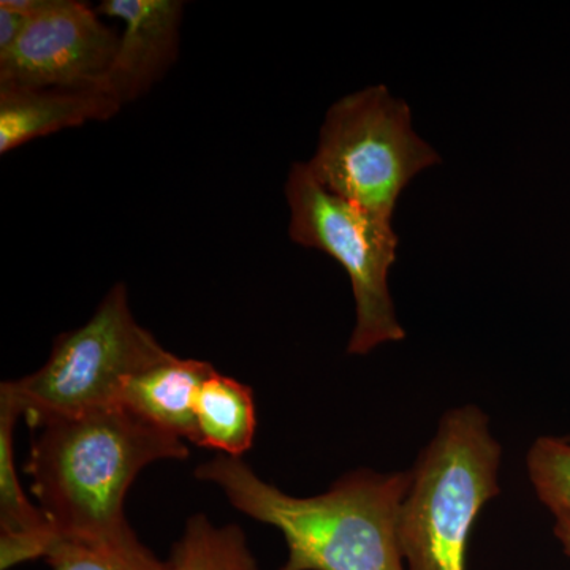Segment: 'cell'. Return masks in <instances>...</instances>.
<instances>
[{
  "label": "cell",
  "instance_id": "obj_1",
  "mask_svg": "<svg viewBox=\"0 0 570 570\" xmlns=\"http://www.w3.org/2000/svg\"><path fill=\"white\" fill-rule=\"evenodd\" d=\"M195 478L219 487L239 512L283 532L288 558L281 570H407L397 523L411 471L355 469L311 498L284 493L227 455L205 461Z\"/></svg>",
  "mask_w": 570,
  "mask_h": 570
},
{
  "label": "cell",
  "instance_id": "obj_2",
  "mask_svg": "<svg viewBox=\"0 0 570 570\" xmlns=\"http://www.w3.org/2000/svg\"><path fill=\"white\" fill-rule=\"evenodd\" d=\"M24 471L56 538H112L130 530L127 491L142 469L189 456L186 441L124 406L33 426Z\"/></svg>",
  "mask_w": 570,
  "mask_h": 570
},
{
  "label": "cell",
  "instance_id": "obj_3",
  "mask_svg": "<svg viewBox=\"0 0 570 570\" xmlns=\"http://www.w3.org/2000/svg\"><path fill=\"white\" fill-rule=\"evenodd\" d=\"M502 448L479 406L450 409L411 469L397 539L407 570H466L469 535L501 493Z\"/></svg>",
  "mask_w": 570,
  "mask_h": 570
},
{
  "label": "cell",
  "instance_id": "obj_4",
  "mask_svg": "<svg viewBox=\"0 0 570 570\" xmlns=\"http://www.w3.org/2000/svg\"><path fill=\"white\" fill-rule=\"evenodd\" d=\"M138 324L127 287L112 285L86 324L55 340L51 354L36 373L0 385L31 426L121 406L124 385L174 356Z\"/></svg>",
  "mask_w": 570,
  "mask_h": 570
},
{
  "label": "cell",
  "instance_id": "obj_5",
  "mask_svg": "<svg viewBox=\"0 0 570 570\" xmlns=\"http://www.w3.org/2000/svg\"><path fill=\"white\" fill-rule=\"evenodd\" d=\"M439 163L441 156L415 132L409 105L376 85L328 108L306 164L326 190L392 224L409 183Z\"/></svg>",
  "mask_w": 570,
  "mask_h": 570
},
{
  "label": "cell",
  "instance_id": "obj_6",
  "mask_svg": "<svg viewBox=\"0 0 570 570\" xmlns=\"http://www.w3.org/2000/svg\"><path fill=\"white\" fill-rule=\"evenodd\" d=\"M285 198L292 242L335 258L351 279L356 321L348 354L367 355L384 344L403 341L406 332L397 321L389 285L397 249L393 225L326 190L306 163L292 165Z\"/></svg>",
  "mask_w": 570,
  "mask_h": 570
},
{
  "label": "cell",
  "instance_id": "obj_7",
  "mask_svg": "<svg viewBox=\"0 0 570 570\" xmlns=\"http://www.w3.org/2000/svg\"><path fill=\"white\" fill-rule=\"evenodd\" d=\"M119 33L80 0H36L28 28L0 56V88H102Z\"/></svg>",
  "mask_w": 570,
  "mask_h": 570
},
{
  "label": "cell",
  "instance_id": "obj_8",
  "mask_svg": "<svg viewBox=\"0 0 570 570\" xmlns=\"http://www.w3.org/2000/svg\"><path fill=\"white\" fill-rule=\"evenodd\" d=\"M102 17L124 24L104 89L121 105L145 96L176 61L184 3L179 0H105Z\"/></svg>",
  "mask_w": 570,
  "mask_h": 570
},
{
  "label": "cell",
  "instance_id": "obj_9",
  "mask_svg": "<svg viewBox=\"0 0 570 570\" xmlns=\"http://www.w3.org/2000/svg\"><path fill=\"white\" fill-rule=\"evenodd\" d=\"M121 108V102L102 88H0V154L71 127L108 121Z\"/></svg>",
  "mask_w": 570,
  "mask_h": 570
},
{
  "label": "cell",
  "instance_id": "obj_10",
  "mask_svg": "<svg viewBox=\"0 0 570 570\" xmlns=\"http://www.w3.org/2000/svg\"><path fill=\"white\" fill-rule=\"evenodd\" d=\"M216 373L204 360L170 356L124 385L119 404L165 433L197 444V400Z\"/></svg>",
  "mask_w": 570,
  "mask_h": 570
},
{
  "label": "cell",
  "instance_id": "obj_11",
  "mask_svg": "<svg viewBox=\"0 0 570 570\" xmlns=\"http://www.w3.org/2000/svg\"><path fill=\"white\" fill-rule=\"evenodd\" d=\"M20 412L0 397V569L43 558L56 538L50 521L22 490L14 464L13 431Z\"/></svg>",
  "mask_w": 570,
  "mask_h": 570
},
{
  "label": "cell",
  "instance_id": "obj_12",
  "mask_svg": "<svg viewBox=\"0 0 570 570\" xmlns=\"http://www.w3.org/2000/svg\"><path fill=\"white\" fill-rule=\"evenodd\" d=\"M257 417L253 389L214 373L197 400V444L220 455L242 459L253 448Z\"/></svg>",
  "mask_w": 570,
  "mask_h": 570
},
{
  "label": "cell",
  "instance_id": "obj_13",
  "mask_svg": "<svg viewBox=\"0 0 570 570\" xmlns=\"http://www.w3.org/2000/svg\"><path fill=\"white\" fill-rule=\"evenodd\" d=\"M168 570H261L238 524L216 527L204 513L190 517L167 561Z\"/></svg>",
  "mask_w": 570,
  "mask_h": 570
},
{
  "label": "cell",
  "instance_id": "obj_14",
  "mask_svg": "<svg viewBox=\"0 0 570 570\" xmlns=\"http://www.w3.org/2000/svg\"><path fill=\"white\" fill-rule=\"evenodd\" d=\"M43 558L52 570H168L132 528L112 538H55Z\"/></svg>",
  "mask_w": 570,
  "mask_h": 570
},
{
  "label": "cell",
  "instance_id": "obj_15",
  "mask_svg": "<svg viewBox=\"0 0 570 570\" xmlns=\"http://www.w3.org/2000/svg\"><path fill=\"white\" fill-rule=\"evenodd\" d=\"M528 478L539 501L553 515L570 517V441L568 438L535 439L527 455Z\"/></svg>",
  "mask_w": 570,
  "mask_h": 570
},
{
  "label": "cell",
  "instance_id": "obj_16",
  "mask_svg": "<svg viewBox=\"0 0 570 570\" xmlns=\"http://www.w3.org/2000/svg\"><path fill=\"white\" fill-rule=\"evenodd\" d=\"M36 0H2L0 2V56L14 47L28 28Z\"/></svg>",
  "mask_w": 570,
  "mask_h": 570
},
{
  "label": "cell",
  "instance_id": "obj_17",
  "mask_svg": "<svg viewBox=\"0 0 570 570\" xmlns=\"http://www.w3.org/2000/svg\"><path fill=\"white\" fill-rule=\"evenodd\" d=\"M554 535L560 540L562 550L568 554L570 560V517L569 515H554Z\"/></svg>",
  "mask_w": 570,
  "mask_h": 570
},
{
  "label": "cell",
  "instance_id": "obj_18",
  "mask_svg": "<svg viewBox=\"0 0 570 570\" xmlns=\"http://www.w3.org/2000/svg\"><path fill=\"white\" fill-rule=\"evenodd\" d=\"M568 439H569V441H570V436H569Z\"/></svg>",
  "mask_w": 570,
  "mask_h": 570
}]
</instances>
